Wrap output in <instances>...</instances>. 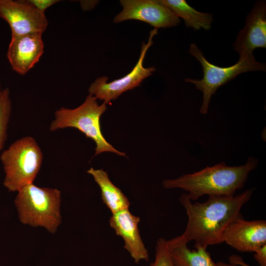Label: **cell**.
I'll return each mask as SVG.
<instances>
[{
  "instance_id": "1",
  "label": "cell",
  "mask_w": 266,
  "mask_h": 266,
  "mask_svg": "<svg viewBox=\"0 0 266 266\" xmlns=\"http://www.w3.org/2000/svg\"><path fill=\"white\" fill-rule=\"evenodd\" d=\"M254 189L233 196H209L204 202L193 203L187 193L179 197L188 220L184 232L180 235L185 242L194 240L196 248H206L219 244L220 237L228 225L242 217L240 210L251 199Z\"/></svg>"
},
{
  "instance_id": "2",
  "label": "cell",
  "mask_w": 266,
  "mask_h": 266,
  "mask_svg": "<svg viewBox=\"0 0 266 266\" xmlns=\"http://www.w3.org/2000/svg\"><path fill=\"white\" fill-rule=\"evenodd\" d=\"M258 161L256 158L251 156L245 164L233 166H228L222 162L175 179H165L162 186L166 189L185 190L191 200H197L204 195L233 196L237 190L244 187L249 173L256 168Z\"/></svg>"
},
{
  "instance_id": "3",
  "label": "cell",
  "mask_w": 266,
  "mask_h": 266,
  "mask_svg": "<svg viewBox=\"0 0 266 266\" xmlns=\"http://www.w3.org/2000/svg\"><path fill=\"white\" fill-rule=\"evenodd\" d=\"M17 192L14 204L20 221L32 227H42L51 233H55L62 221L61 191L39 187L32 183Z\"/></svg>"
},
{
  "instance_id": "4",
  "label": "cell",
  "mask_w": 266,
  "mask_h": 266,
  "mask_svg": "<svg viewBox=\"0 0 266 266\" xmlns=\"http://www.w3.org/2000/svg\"><path fill=\"white\" fill-rule=\"evenodd\" d=\"M43 155L35 139L24 136L16 140L1 154L4 187L9 192H18L33 183L42 162Z\"/></svg>"
},
{
  "instance_id": "5",
  "label": "cell",
  "mask_w": 266,
  "mask_h": 266,
  "mask_svg": "<svg viewBox=\"0 0 266 266\" xmlns=\"http://www.w3.org/2000/svg\"><path fill=\"white\" fill-rule=\"evenodd\" d=\"M97 99L89 94L84 102L74 109L61 107L55 112V119L49 129L55 131L66 128H74L93 139L96 144L94 156L105 152H110L126 157L124 152L115 149L104 138L100 129V119L106 109L104 102L99 105Z\"/></svg>"
},
{
  "instance_id": "6",
  "label": "cell",
  "mask_w": 266,
  "mask_h": 266,
  "mask_svg": "<svg viewBox=\"0 0 266 266\" xmlns=\"http://www.w3.org/2000/svg\"><path fill=\"white\" fill-rule=\"evenodd\" d=\"M189 53L201 64L203 76L200 80L185 78V81L194 84L197 89L202 92V102L200 109L202 114L207 113L212 96L215 94L219 87L240 73L251 71L266 70L265 64L257 62L254 56L238 60L235 64L231 66L222 67L209 63L195 43L190 45Z\"/></svg>"
},
{
  "instance_id": "7",
  "label": "cell",
  "mask_w": 266,
  "mask_h": 266,
  "mask_svg": "<svg viewBox=\"0 0 266 266\" xmlns=\"http://www.w3.org/2000/svg\"><path fill=\"white\" fill-rule=\"evenodd\" d=\"M157 33L158 29L156 28L150 32L147 43L143 42L139 60L129 73L109 83H107L108 78L107 76L97 78L90 86L89 94L97 99L103 100L106 104L110 103L112 100L117 98L124 92L140 86L144 79L151 75L156 70L154 67H144L143 62L147 50L153 44V38Z\"/></svg>"
},
{
  "instance_id": "8",
  "label": "cell",
  "mask_w": 266,
  "mask_h": 266,
  "mask_svg": "<svg viewBox=\"0 0 266 266\" xmlns=\"http://www.w3.org/2000/svg\"><path fill=\"white\" fill-rule=\"evenodd\" d=\"M0 17L8 23L12 36L42 34L48 24L45 13L26 0H0Z\"/></svg>"
},
{
  "instance_id": "9",
  "label": "cell",
  "mask_w": 266,
  "mask_h": 266,
  "mask_svg": "<svg viewBox=\"0 0 266 266\" xmlns=\"http://www.w3.org/2000/svg\"><path fill=\"white\" fill-rule=\"evenodd\" d=\"M122 10L116 15L114 23L137 20L148 23L156 29L176 26L180 19L158 0H121Z\"/></svg>"
},
{
  "instance_id": "10",
  "label": "cell",
  "mask_w": 266,
  "mask_h": 266,
  "mask_svg": "<svg viewBox=\"0 0 266 266\" xmlns=\"http://www.w3.org/2000/svg\"><path fill=\"white\" fill-rule=\"evenodd\" d=\"M225 242L241 252H255L266 244V221H247L243 216L231 222L222 233L219 244Z\"/></svg>"
},
{
  "instance_id": "11",
  "label": "cell",
  "mask_w": 266,
  "mask_h": 266,
  "mask_svg": "<svg viewBox=\"0 0 266 266\" xmlns=\"http://www.w3.org/2000/svg\"><path fill=\"white\" fill-rule=\"evenodd\" d=\"M239 54V60L254 56L257 48L266 47V4L257 2L248 14L244 28L239 31L233 44Z\"/></svg>"
},
{
  "instance_id": "12",
  "label": "cell",
  "mask_w": 266,
  "mask_h": 266,
  "mask_svg": "<svg viewBox=\"0 0 266 266\" xmlns=\"http://www.w3.org/2000/svg\"><path fill=\"white\" fill-rule=\"evenodd\" d=\"M140 221L138 216L133 215L129 209L112 214L109 225L117 235L122 238L124 248L127 250L136 264L144 260L148 261V251L142 240L138 230Z\"/></svg>"
},
{
  "instance_id": "13",
  "label": "cell",
  "mask_w": 266,
  "mask_h": 266,
  "mask_svg": "<svg viewBox=\"0 0 266 266\" xmlns=\"http://www.w3.org/2000/svg\"><path fill=\"white\" fill-rule=\"evenodd\" d=\"M44 52L41 34L12 36L7 57L14 71L24 75L38 62Z\"/></svg>"
},
{
  "instance_id": "14",
  "label": "cell",
  "mask_w": 266,
  "mask_h": 266,
  "mask_svg": "<svg viewBox=\"0 0 266 266\" xmlns=\"http://www.w3.org/2000/svg\"><path fill=\"white\" fill-rule=\"evenodd\" d=\"M180 236L166 240V245L174 266H217L206 248L191 250Z\"/></svg>"
},
{
  "instance_id": "15",
  "label": "cell",
  "mask_w": 266,
  "mask_h": 266,
  "mask_svg": "<svg viewBox=\"0 0 266 266\" xmlns=\"http://www.w3.org/2000/svg\"><path fill=\"white\" fill-rule=\"evenodd\" d=\"M87 172L93 177L99 186L103 202L112 214L129 209L131 203L129 199L122 191L111 181L106 171L103 169H96L91 167L87 170Z\"/></svg>"
},
{
  "instance_id": "16",
  "label": "cell",
  "mask_w": 266,
  "mask_h": 266,
  "mask_svg": "<svg viewBox=\"0 0 266 266\" xmlns=\"http://www.w3.org/2000/svg\"><path fill=\"white\" fill-rule=\"evenodd\" d=\"M161 4L167 7L177 17H181L187 27L195 30L210 29L213 20L212 14L196 10L185 0H158Z\"/></svg>"
},
{
  "instance_id": "17",
  "label": "cell",
  "mask_w": 266,
  "mask_h": 266,
  "mask_svg": "<svg viewBox=\"0 0 266 266\" xmlns=\"http://www.w3.org/2000/svg\"><path fill=\"white\" fill-rule=\"evenodd\" d=\"M11 110L10 91L7 88L2 90L0 99V148L2 149L7 139V131Z\"/></svg>"
},
{
  "instance_id": "18",
  "label": "cell",
  "mask_w": 266,
  "mask_h": 266,
  "mask_svg": "<svg viewBox=\"0 0 266 266\" xmlns=\"http://www.w3.org/2000/svg\"><path fill=\"white\" fill-rule=\"evenodd\" d=\"M155 250V260L150 266H174L165 239L161 237L157 240Z\"/></svg>"
},
{
  "instance_id": "19",
  "label": "cell",
  "mask_w": 266,
  "mask_h": 266,
  "mask_svg": "<svg viewBox=\"0 0 266 266\" xmlns=\"http://www.w3.org/2000/svg\"><path fill=\"white\" fill-rule=\"evenodd\" d=\"M27 1L43 13L48 7L59 2L58 0H26Z\"/></svg>"
},
{
  "instance_id": "20",
  "label": "cell",
  "mask_w": 266,
  "mask_h": 266,
  "mask_svg": "<svg viewBox=\"0 0 266 266\" xmlns=\"http://www.w3.org/2000/svg\"><path fill=\"white\" fill-rule=\"evenodd\" d=\"M229 264L220 261L216 264L217 266H251L246 264L242 258L238 255H231L229 258Z\"/></svg>"
},
{
  "instance_id": "21",
  "label": "cell",
  "mask_w": 266,
  "mask_h": 266,
  "mask_svg": "<svg viewBox=\"0 0 266 266\" xmlns=\"http://www.w3.org/2000/svg\"><path fill=\"white\" fill-rule=\"evenodd\" d=\"M255 253L254 258L260 266H266V244L260 247Z\"/></svg>"
},
{
  "instance_id": "22",
  "label": "cell",
  "mask_w": 266,
  "mask_h": 266,
  "mask_svg": "<svg viewBox=\"0 0 266 266\" xmlns=\"http://www.w3.org/2000/svg\"><path fill=\"white\" fill-rule=\"evenodd\" d=\"M2 90H1V86H0V99L1 96V94H2Z\"/></svg>"
},
{
  "instance_id": "23",
  "label": "cell",
  "mask_w": 266,
  "mask_h": 266,
  "mask_svg": "<svg viewBox=\"0 0 266 266\" xmlns=\"http://www.w3.org/2000/svg\"><path fill=\"white\" fill-rule=\"evenodd\" d=\"M1 149H2V148H0V151Z\"/></svg>"
}]
</instances>
